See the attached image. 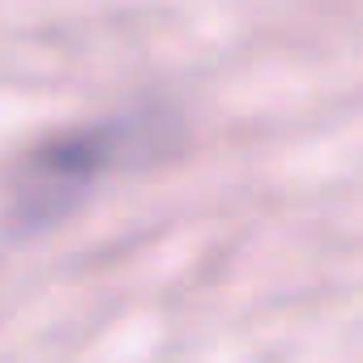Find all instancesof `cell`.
Wrapping results in <instances>:
<instances>
[{
	"mask_svg": "<svg viewBox=\"0 0 363 363\" xmlns=\"http://www.w3.org/2000/svg\"><path fill=\"white\" fill-rule=\"evenodd\" d=\"M107 158H111V137L107 133L60 137V141L43 145L39 154H30L26 171L13 184V201H18L22 218L43 223L52 214H60L82 189H90V179L107 167Z\"/></svg>",
	"mask_w": 363,
	"mask_h": 363,
	"instance_id": "6da1fadb",
	"label": "cell"
}]
</instances>
